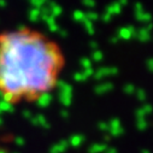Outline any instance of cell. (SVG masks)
I'll return each mask as SVG.
<instances>
[{
    "label": "cell",
    "instance_id": "2",
    "mask_svg": "<svg viewBox=\"0 0 153 153\" xmlns=\"http://www.w3.org/2000/svg\"><path fill=\"white\" fill-rule=\"evenodd\" d=\"M147 66H148L149 70L153 71V59H148V62H147Z\"/></svg>",
    "mask_w": 153,
    "mask_h": 153
},
{
    "label": "cell",
    "instance_id": "1",
    "mask_svg": "<svg viewBox=\"0 0 153 153\" xmlns=\"http://www.w3.org/2000/svg\"><path fill=\"white\" fill-rule=\"evenodd\" d=\"M65 65L59 42L40 29L0 31V98L7 105L34 104L51 94Z\"/></svg>",
    "mask_w": 153,
    "mask_h": 153
}]
</instances>
